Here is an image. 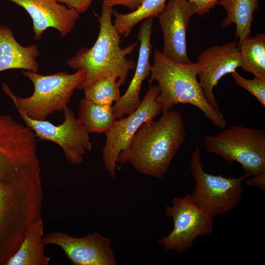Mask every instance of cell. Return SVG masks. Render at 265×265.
<instances>
[{
	"instance_id": "obj_22",
	"label": "cell",
	"mask_w": 265,
	"mask_h": 265,
	"mask_svg": "<svg viewBox=\"0 0 265 265\" xmlns=\"http://www.w3.org/2000/svg\"><path fill=\"white\" fill-rule=\"evenodd\" d=\"M121 84L117 80L109 78L99 79L83 90L84 97L101 106H112L121 96Z\"/></svg>"
},
{
	"instance_id": "obj_23",
	"label": "cell",
	"mask_w": 265,
	"mask_h": 265,
	"mask_svg": "<svg viewBox=\"0 0 265 265\" xmlns=\"http://www.w3.org/2000/svg\"><path fill=\"white\" fill-rule=\"evenodd\" d=\"M235 82L252 94L258 101L265 106V78L255 77L247 79L236 70L231 73Z\"/></svg>"
},
{
	"instance_id": "obj_8",
	"label": "cell",
	"mask_w": 265,
	"mask_h": 265,
	"mask_svg": "<svg viewBox=\"0 0 265 265\" xmlns=\"http://www.w3.org/2000/svg\"><path fill=\"white\" fill-rule=\"evenodd\" d=\"M165 212L174 222L170 233L158 241L165 252L183 253L192 247L197 238L213 233L214 217L197 206L190 195L175 197Z\"/></svg>"
},
{
	"instance_id": "obj_5",
	"label": "cell",
	"mask_w": 265,
	"mask_h": 265,
	"mask_svg": "<svg viewBox=\"0 0 265 265\" xmlns=\"http://www.w3.org/2000/svg\"><path fill=\"white\" fill-rule=\"evenodd\" d=\"M21 73L33 83L32 94L26 98L17 96L4 82L2 83L3 91L11 99L17 110L37 120H46L54 112L63 111L75 90L79 88L86 76L84 69L72 74L59 72L44 75L27 70H22Z\"/></svg>"
},
{
	"instance_id": "obj_13",
	"label": "cell",
	"mask_w": 265,
	"mask_h": 265,
	"mask_svg": "<svg viewBox=\"0 0 265 265\" xmlns=\"http://www.w3.org/2000/svg\"><path fill=\"white\" fill-rule=\"evenodd\" d=\"M193 15V9L186 0H167L163 10L157 16L163 35L162 53L174 61H191L187 53L186 34Z\"/></svg>"
},
{
	"instance_id": "obj_21",
	"label": "cell",
	"mask_w": 265,
	"mask_h": 265,
	"mask_svg": "<svg viewBox=\"0 0 265 265\" xmlns=\"http://www.w3.org/2000/svg\"><path fill=\"white\" fill-rule=\"evenodd\" d=\"M240 67L255 77L265 78V34L258 33L244 40L238 46Z\"/></svg>"
},
{
	"instance_id": "obj_14",
	"label": "cell",
	"mask_w": 265,
	"mask_h": 265,
	"mask_svg": "<svg viewBox=\"0 0 265 265\" xmlns=\"http://www.w3.org/2000/svg\"><path fill=\"white\" fill-rule=\"evenodd\" d=\"M23 8L32 20L33 38L38 41L48 28L58 31L62 38L75 27L80 13L55 0H7Z\"/></svg>"
},
{
	"instance_id": "obj_19",
	"label": "cell",
	"mask_w": 265,
	"mask_h": 265,
	"mask_svg": "<svg viewBox=\"0 0 265 265\" xmlns=\"http://www.w3.org/2000/svg\"><path fill=\"white\" fill-rule=\"evenodd\" d=\"M112 106L99 105L84 97L79 103L78 118L89 133H106L116 120Z\"/></svg>"
},
{
	"instance_id": "obj_4",
	"label": "cell",
	"mask_w": 265,
	"mask_h": 265,
	"mask_svg": "<svg viewBox=\"0 0 265 265\" xmlns=\"http://www.w3.org/2000/svg\"><path fill=\"white\" fill-rule=\"evenodd\" d=\"M153 59L150 84L154 81L158 82L159 94L157 101L162 106V112L172 110L179 104H190L201 110L217 127H226L223 116L212 107L204 95L198 80L199 69L196 62H177L157 49Z\"/></svg>"
},
{
	"instance_id": "obj_15",
	"label": "cell",
	"mask_w": 265,
	"mask_h": 265,
	"mask_svg": "<svg viewBox=\"0 0 265 265\" xmlns=\"http://www.w3.org/2000/svg\"><path fill=\"white\" fill-rule=\"evenodd\" d=\"M153 19L148 18L144 20L139 27L138 40L140 42V47L134 75L125 92L112 106L116 120L132 112L141 103L140 94L142 85L150 75L152 67L150 55Z\"/></svg>"
},
{
	"instance_id": "obj_2",
	"label": "cell",
	"mask_w": 265,
	"mask_h": 265,
	"mask_svg": "<svg viewBox=\"0 0 265 265\" xmlns=\"http://www.w3.org/2000/svg\"><path fill=\"white\" fill-rule=\"evenodd\" d=\"M186 138L181 113L162 111L158 120L140 126L129 147L119 154L117 163H129L139 173L162 179Z\"/></svg>"
},
{
	"instance_id": "obj_11",
	"label": "cell",
	"mask_w": 265,
	"mask_h": 265,
	"mask_svg": "<svg viewBox=\"0 0 265 265\" xmlns=\"http://www.w3.org/2000/svg\"><path fill=\"white\" fill-rule=\"evenodd\" d=\"M45 244L61 248L69 260L76 265H117L109 238L98 232L76 238L62 232H52L44 236Z\"/></svg>"
},
{
	"instance_id": "obj_6",
	"label": "cell",
	"mask_w": 265,
	"mask_h": 265,
	"mask_svg": "<svg viewBox=\"0 0 265 265\" xmlns=\"http://www.w3.org/2000/svg\"><path fill=\"white\" fill-rule=\"evenodd\" d=\"M204 146L229 163L237 161L250 176L265 173V132L232 125L215 135H206Z\"/></svg>"
},
{
	"instance_id": "obj_9",
	"label": "cell",
	"mask_w": 265,
	"mask_h": 265,
	"mask_svg": "<svg viewBox=\"0 0 265 265\" xmlns=\"http://www.w3.org/2000/svg\"><path fill=\"white\" fill-rule=\"evenodd\" d=\"M159 94L158 85L150 84L137 108L127 117L116 120L105 133L102 159L105 169L112 178L116 175L117 159L120 153L129 147L133 136L144 123L155 120L162 112V106L157 101Z\"/></svg>"
},
{
	"instance_id": "obj_1",
	"label": "cell",
	"mask_w": 265,
	"mask_h": 265,
	"mask_svg": "<svg viewBox=\"0 0 265 265\" xmlns=\"http://www.w3.org/2000/svg\"><path fill=\"white\" fill-rule=\"evenodd\" d=\"M41 171L33 140L0 114V265H6L28 227L42 218Z\"/></svg>"
},
{
	"instance_id": "obj_24",
	"label": "cell",
	"mask_w": 265,
	"mask_h": 265,
	"mask_svg": "<svg viewBox=\"0 0 265 265\" xmlns=\"http://www.w3.org/2000/svg\"><path fill=\"white\" fill-rule=\"evenodd\" d=\"M193 10L194 14L204 15L212 9L219 0H186Z\"/></svg>"
},
{
	"instance_id": "obj_18",
	"label": "cell",
	"mask_w": 265,
	"mask_h": 265,
	"mask_svg": "<svg viewBox=\"0 0 265 265\" xmlns=\"http://www.w3.org/2000/svg\"><path fill=\"white\" fill-rule=\"evenodd\" d=\"M261 0H219L217 5L222 6L226 16L221 23L223 28L232 24L236 25L235 40L238 47L251 36V26L254 13L259 9Z\"/></svg>"
},
{
	"instance_id": "obj_16",
	"label": "cell",
	"mask_w": 265,
	"mask_h": 265,
	"mask_svg": "<svg viewBox=\"0 0 265 265\" xmlns=\"http://www.w3.org/2000/svg\"><path fill=\"white\" fill-rule=\"evenodd\" d=\"M39 54L36 45L22 46L9 27L0 25V72L18 69L37 72Z\"/></svg>"
},
{
	"instance_id": "obj_25",
	"label": "cell",
	"mask_w": 265,
	"mask_h": 265,
	"mask_svg": "<svg viewBox=\"0 0 265 265\" xmlns=\"http://www.w3.org/2000/svg\"><path fill=\"white\" fill-rule=\"evenodd\" d=\"M80 14L86 12L94 0H55Z\"/></svg>"
},
{
	"instance_id": "obj_17",
	"label": "cell",
	"mask_w": 265,
	"mask_h": 265,
	"mask_svg": "<svg viewBox=\"0 0 265 265\" xmlns=\"http://www.w3.org/2000/svg\"><path fill=\"white\" fill-rule=\"evenodd\" d=\"M44 223L42 218L28 228L20 246L6 265H48L50 258L44 253Z\"/></svg>"
},
{
	"instance_id": "obj_20",
	"label": "cell",
	"mask_w": 265,
	"mask_h": 265,
	"mask_svg": "<svg viewBox=\"0 0 265 265\" xmlns=\"http://www.w3.org/2000/svg\"><path fill=\"white\" fill-rule=\"evenodd\" d=\"M167 0H143L135 10L122 13L113 10V25L120 36L127 37L134 27L144 20L154 18L162 12Z\"/></svg>"
},
{
	"instance_id": "obj_26",
	"label": "cell",
	"mask_w": 265,
	"mask_h": 265,
	"mask_svg": "<svg viewBox=\"0 0 265 265\" xmlns=\"http://www.w3.org/2000/svg\"><path fill=\"white\" fill-rule=\"evenodd\" d=\"M143 0H103V4L113 7L116 5H123L134 11L141 4Z\"/></svg>"
},
{
	"instance_id": "obj_27",
	"label": "cell",
	"mask_w": 265,
	"mask_h": 265,
	"mask_svg": "<svg viewBox=\"0 0 265 265\" xmlns=\"http://www.w3.org/2000/svg\"><path fill=\"white\" fill-rule=\"evenodd\" d=\"M246 179L245 185L248 186H256L262 191L265 190V173L252 176Z\"/></svg>"
},
{
	"instance_id": "obj_3",
	"label": "cell",
	"mask_w": 265,
	"mask_h": 265,
	"mask_svg": "<svg viewBox=\"0 0 265 265\" xmlns=\"http://www.w3.org/2000/svg\"><path fill=\"white\" fill-rule=\"evenodd\" d=\"M113 11V7L102 4L98 17L99 32L94 44L90 48H80L67 61L69 67L86 72V78L79 90H83L103 78L114 79L123 85L130 72L135 68V62L127 56L132 53L137 43L121 47V36L112 20Z\"/></svg>"
},
{
	"instance_id": "obj_10",
	"label": "cell",
	"mask_w": 265,
	"mask_h": 265,
	"mask_svg": "<svg viewBox=\"0 0 265 265\" xmlns=\"http://www.w3.org/2000/svg\"><path fill=\"white\" fill-rule=\"evenodd\" d=\"M18 111L24 124L33 132L36 137L58 145L70 163H80L83 160V155L91 150L90 133L68 106L63 111L64 119L59 125L46 120H34L22 111Z\"/></svg>"
},
{
	"instance_id": "obj_12",
	"label": "cell",
	"mask_w": 265,
	"mask_h": 265,
	"mask_svg": "<svg viewBox=\"0 0 265 265\" xmlns=\"http://www.w3.org/2000/svg\"><path fill=\"white\" fill-rule=\"evenodd\" d=\"M196 62L199 66L198 78L204 95L212 107L221 113L213 90L222 77L240 67L241 57L238 42L235 40L211 46L199 54Z\"/></svg>"
},
{
	"instance_id": "obj_7",
	"label": "cell",
	"mask_w": 265,
	"mask_h": 265,
	"mask_svg": "<svg viewBox=\"0 0 265 265\" xmlns=\"http://www.w3.org/2000/svg\"><path fill=\"white\" fill-rule=\"evenodd\" d=\"M190 169L195 179L191 195L194 203L213 217L228 212L239 203L243 193V181L250 177L245 173L238 178L210 174L202 165L200 148L192 152Z\"/></svg>"
}]
</instances>
